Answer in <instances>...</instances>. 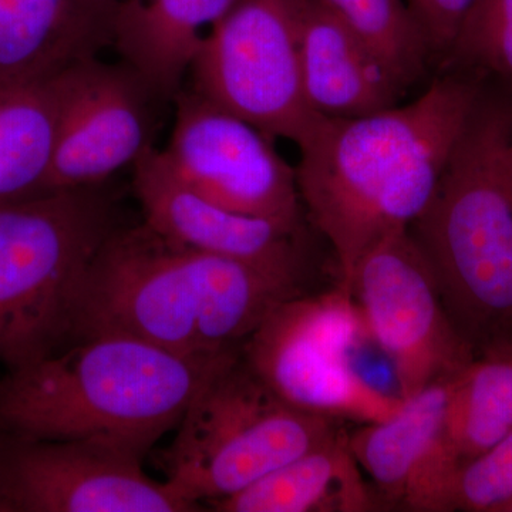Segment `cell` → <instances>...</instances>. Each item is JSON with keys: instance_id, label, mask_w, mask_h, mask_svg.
<instances>
[{"instance_id": "d4e9b609", "label": "cell", "mask_w": 512, "mask_h": 512, "mask_svg": "<svg viewBox=\"0 0 512 512\" xmlns=\"http://www.w3.org/2000/svg\"><path fill=\"white\" fill-rule=\"evenodd\" d=\"M501 512H512V501L511 503H508L507 505H505V507L503 508V511Z\"/></svg>"}, {"instance_id": "2e32d148", "label": "cell", "mask_w": 512, "mask_h": 512, "mask_svg": "<svg viewBox=\"0 0 512 512\" xmlns=\"http://www.w3.org/2000/svg\"><path fill=\"white\" fill-rule=\"evenodd\" d=\"M117 2L0 0V86L45 82L113 45Z\"/></svg>"}, {"instance_id": "30bf717a", "label": "cell", "mask_w": 512, "mask_h": 512, "mask_svg": "<svg viewBox=\"0 0 512 512\" xmlns=\"http://www.w3.org/2000/svg\"><path fill=\"white\" fill-rule=\"evenodd\" d=\"M174 97L173 133L161 150L173 173L229 211L302 227L296 170L272 137L195 90Z\"/></svg>"}, {"instance_id": "5b68a950", "label": "cell", "mask_w": 512, "mask_h": 512, "mask_svg": "<svg viewBox=\"0 0 512 512\" xmlns=\"http://www.w3.org/2000/svg\"><path fill=\"white\" fill-rule=\"evenodd\" d=\"M116 229L100 185L0 204V363L6 370L73 345L77 296Z\"/></svg>"}, {"instance_id": "8fae6325", "label": "cell", "mask_w": 512, "mask_h": 512, "mask_svg": "<svg viewBox=\"0 0 512 512\" xmlns=\"http://www.w3.org/2000/svg\"><path fill=\"white\" fill-rule=\"evenodd\" d=\"M143 460L89 441L0 437V512H191Z\"/></svg>"}, {"instance_id": "9a60e30c", "label": "cell", "mask_w": 512, "mask_h": 512, "mask_svg": "<svg viewBox=\"0 0 512 512\" xmlns=\"http://www.w3.org/2000/svg\"><path fill=\"white\" fill-rule=\"evenodd\" d=\"M303 92L328 119H353L399 104L404 87L319 0H292Z\"/></svg>"}, {"instance_id": "5bb4252c", "label": "cell", "mask_w": 512, "mask_h": 512, "mask_svg": "<svg viewBox=\"0 0 512 512\" xmlns=\"http://www.w3.org/2000/svg\"><path fill=\"white\" fill-rule=\"evenodd\" d=\"M450 377L404 400L394 416L362 424L349 447L380 507L414 512L454 511L463 467L446 433Z\"/></svg>"}, {"instance_id": "277c9868", "label": "cell", "mask_w": 512, "mask_h": 512, "mask_svg": "<svg viewBox=\"0 0 512 512\" xmlns=\"http://www.w3.org/2000/svg\"><path fill=\"white\" fill-rule=\"evenodd\" d=\"M512 100L484 87L409 227L474 355L512 353Z\"/></svg>"}, {"instance_id": "4316f807", "label": "cell", "mask_w": 512, "mask_h": 512, "mask_svg": "<svg viewBox=\"0 0 512 512\" xmlns=\"http://www.w3.org/2000/svg\"><path fill=\"white\" fill-rule=\"evenodd\" d=\"M508 356H511V357H512V353H510V355H508Z\"/></svg>"}, {"instance_id": "3957f363", "label": "cell", "mask_w": 512, "mask_h": 512, "mask_svg": "<svg viewBox=\"0 0 512 512\" xmlns=\"http://www.w3.org/2000/svg\"><path fill=\"white\" fill-rule=\"evenodd\" d=\"M239 353L191 359L127 336L79 340L0 377V437L89 441L144 460Z\"/></svg>"}, {"instance_id": "6da1fadb", "label": "cell", "mask_w": 512, "mask_h": 512, "mask_svg": "<svg viewBox=\"0 0 512 512\" xmlns=\"http://www.w3.org/2000/svg\"><path fill=\"white\" fill-rule=\"evenodd\" d=\"M483 90L477 77L454 70L403 106L322 117L299 146V195L333 249L340 286L348 289L376 242L419 217Z\"/></svg>"}, {"instance_id": "ba28073f", "label": "cell", "mask_w": 512, "mask_h": 512, "mask_svg": "<svg viewBox=\"0 0 512 512\" xmlns=\"http://www.w3.org/2000/svg\"><path fill=\"white\" fill-rule=\"evenodd\" d=\"M195 92L301 146L322 119L303 92L292 0H238L201 40Z\"/></svg>"}, {"instance_id": "9c48e42d", "label": "cell", "mask_w": 512, "mask_h": 512, "mask_svg": "<svg viewBox=\"0 0 512 512\" xmlns=\"http://www.w3.org/2000/svg\"><path fill=\"white\" fill-rule=\"evenodd\" d=\"M348 289L369 338L392 363L402 399L477 359L448 318L433 271L409 229L376 242L357 262Z\"/></svg>"}, {"instance_id": "8992f818", "label": "cell", "mask_w": 512, "mask_h": 512, "mask_svg": "<svg viewBox=\"0 0 512 512\" xmlns=\"http://www.w3.org/2000/svg\"><path fill=\"white\" fill-rule=\"evenodd\" d=\"M339 430L340 421L278 399L239 353L192 399L161 463L168 483L202 507L245 490Z\"/></svg>"}, {"instance_id": "d6986e66", "label": "cell", "mask_w": 512, "mask_h": 512, "mask_svg": "<svg viewBox=\"0 0 512 512\" xmlns=\"http://www.w3.org/2000/svg\"><path fill=\"white\" fill-rule=\"evenodd\" d=\"M59 77L0 86V204L50 192L59 134Z\"/></svg>"}, {"instance_id": "484cf974", "label": "cell", "mask_w": 512, "mask_h": 512, "mask_svg": "<svg viewBox=\"0 0 512 512\" xmlns=\"http://www.w3.org/2000/svg\"><path fill=\"white\" fill-rule=\"evenodd\" d=\"M511 174H512V140H511Z\"/></svg>"}, {"instance_id": "4fadbf2b", "label": "cell", "mask_w": 512, "mask_h": 512, "mask_svg": "<svg viewBox=\"0 0 512 512\" xmlns=\"http://www.w3.org/2000/svg\"><path fill=\"white\" fill-rule=\"evenodd\" d=\"M134 191L144 222L163 237L252 266L308 293L311 261L302 227L229 211L205 200L150 147L134 164Z\"/></svg>"}, {"instance_id": "7a4b0ae2", "label": "cell", "mask_w": 512, "mask_h": 512, "mask_svg": "<svg viewBox=\"0 0 512 512\" xmlns=\"http://www.w3.org/2000/svg\"><path fill=\"white\" fill-rule=\"evenodd\" d=\"M301 295L252 266L177 244L144 222L117 228L97 252L77 296L73 343L120 335L208 359L241 350L276 306Z\"/></svg>"}, {"instance_id": "ac0fdd59", "label": "cell", "mask_w": 512, "mask_h": 512, "mask_svg": "<svg viewBox=\"0 0 512 512\" xmlns=\"http://www.w3.org/2000/svg\"><path fill=\"white\" fill-rule=\"evenodd\" d=\"M208 505L218 512L382 510L343 429L245 490Z\"/></svg>"}, {"instance_id": "603a6c76", "label": "cell", "mask_w": 512, "mask_h": 512, "mask_svg": "<svg viewBox=\"0 0 512 512\" xmlns=\"http://www.w3.org/2000/svg\"><path fill=\"white\" fill-rule=\"evenodd\" d=\"M512 501V433L460 468L454 511L501 512Z\"/></svg>"}, {"instance_id": "e0dca14e", "label": "cell", "mask_w": 512, "mask_h": 512, "mask_svg": "<svg viewBox=\"0 0 512 512\" xmlns=\"http://www.w3.org/2000/svg\"><path fill=\"white\" fill-rule=\"evenodd\" d=\"M238 0H119L113 45L157 97L175 96L204 39Z\"/></svg>"}, {"instance_id": "cb8c5ba5", "label": "cell", "mask_w": 512, "mask_h": 512, "mask_svg": "<svg viewBox=\"0 0 512 512\" xmlns=\"http://www.w3.org/2000/svg\"><path fill=\"white\" fill-rule=\"evenodd\" d=\"M429 39L434 56L446 59L461 23L476 0H406Z\"/></svg>"}, {"instance_id": "7c38bea8", "label": "cell", "mask_w": 512, "mask_h": 512, "mask_svg": "<svg viewBox=\"0 0 512 512\" xmlns=\"http://www.w3.org/2000/svg\"><path fill=\"white\" fill-rule=\"evenodd\" d=\"M49 191L100 185L136 164L150 143V100L157 97L126 63L96 57L64 70Z\"/></svg>"}, {"instance_id": "ffe728a7", "label": "cell", "mask_w": 512, "mask_h": 512, "mask_svg": "<svg viewBox=\"0 0 512 512\" xmlns=\"http://www.w3.org/2000/svg\"><path fill=\"white\" fill-rule=\"evenodd\" d=\"M446 433L461 464L512 433V357L474 359L450 377Z\"/></svg>"}, {"instance_id": "44dd1931", "label": "cell", "mask_w": 512, "mask_h": 512, "mask_svg": "<svg viewBox=\"0 0 512 512\" xmlns=\"http://www.w3.org/2000/svg\"><path fill=\"white\" fill-rule=\"evenodd\" d=\"M369 47L404 89L426 73L434 52L406 0H319Z\"/></svg>"}, {"instance_id": "52a82bcc", "label": "cell", "mask_w": 512, "mask_h": 512, "mask_svg": "<svg viewBox=\"0 0 512 512\" xmlns=\"http://www.w3.org/2000/svg\"><path fill=\"white\" fill-rule=\"evenodd\" d=\"M369 332L343 286L305 293L276 306L241 348L254 375L282 402L302 412L366 424L394 416L400 396L384 393L352 365Z\"/></svg>"}, {"instance_id": "7402d4cb", "label": "cell", "mask_w": 512, "mask_h": 512, "mask_svg": "<svg viewBox=\"0 0 512 512\" xmlns=\"http://www.w3.org/2000/svg\"><path fill=\"white\" fill-rule=\"evenodd\" d=\"M446 60L512 100V0H476Z\"/></svg>"}]
</instances>
